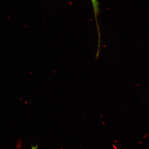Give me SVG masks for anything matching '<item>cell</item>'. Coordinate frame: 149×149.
I'll list each match as a JSON object with an SVG mask.
<instances>
[{
	"label": "cell",
	"mask_w": 149,
	"mask_h": 149,
	"mask_svg": "<svg viewBox=\"0 0 149 149\" xmlns=\"http://www.w3.org/2000/svg\"><path fill=\"white\" fill-rule=\"evenodd\" d=\"M91 1H92L93 10H94V17L95 20L97 29L98 36L100 37V30L97 18L98 14L99 13L98 1V0H91Z\"/></svg>",
	"instance_id": "cell-1"
},
{
	"label": "cell",
	"mask_w": 149,
	"mask_h": 149,
	"mask_svg": "<svg viewBox=\"0 0 149 149\" xmlns=\"http://www.w3.org/2000/svg\"><path fill=\"white\" fill-rule=\"evenodd\" d=\"M31 149H37V145H35V146H33L32 145H31Z\"/></svg>",
	"instance_id": "cell-2"
}]
</instances>
